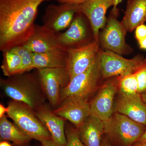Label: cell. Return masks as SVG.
<instances>
[{"mask_svg":"<svg viewBox=\"0 0 146 146\" xmlns=\"http://www.w3.org/2000/svg\"><path fill=\"white\" fill-rule=\"evenodd\" d=\"M0 146H12L10 143L6 141H1L0 143Z\"/></svg>","mask_w":146,"mask_h":146,"instance_id":"cell-35","label":"cell"},{"mask_svg":"<svg viewBox=\"0 0 146 146\" xmlns=\"http://www.w3.org/2000/svg\"><path fill=\"white\" fill-rule=\"evenodd\" d=\"M100 46V43L94 40L85 46L66 50L68 59L65 70L70 81L93 65L99 54Z\"/></svg>","mask_w":146,"mask_h":146,"instance_id":"cell-11","label":"cell"},{"mask_svg":"<svg viewBox=\"0 0 146 146\" xmlns=\"http://www.w3.org/2000/svg\"><path fill=\"white\" fill-rule=\"evenodd\" d=\"M114 5V0H88L76 5L77 12L83 13L91 25L94 39L99 43L100 30L106 25L108 9Z\"/></svg>","mask_w":146,"mask_h":146,"instance_id":"cell-12","label":"cell"},{"mask_svg":"<svg viewBox=\"0 0 146 146\" xmlns=\"http://www.w3.org/2000/svg\"><path fill=\"white\" fill-rule=\"evenodd\" d=\"M3 53L1 68L4 75L9 77L20 74L22 67V60L20 56L11 50Z\"/></svg>","mask_w":146,"mask_h":146,"instance_id":"cell-22","label":"cell"},{"mask_svg":"<svg viewBox=\"0 0 146 146\" xmlns=\"http://www.w3.org/2000/svg\"><path fill=\"white\" fill-rule=\"evenodd\" d=\"M133 146H146V143H137L134 144Z\"/></svg>","mask_w":146,"mask_h":146,"instance_id":"cell-37","label":"cell"},{"mask_svg":"<svg viewBox=\"0 0 146 146\" xmlns=\"http://www.w3.org/2000/svg\"><path fill=\"white\" fill-rule=\"evenodd\" d=\"M66 146H86L82 141L78 131L74 128H68L65 130Z\"/></svg>","mask_w":146,"mask_h":146,"instance_id":"cell-25","label":"cell"},{"mask_svg":"<svg viewBox=\"0 0 146 146\" xmlns=\"http://www.w3.org/2000/svg\"><path fill=\"white\" fill-rule=\"evenodd\" d=\"M119 77L106 80L99 88L96 95L90 103L91 115L105 122L114 112V100L118 93Z\"/></svg>","mask_w":146,"mask_h":146,"instance_id":"cell-10","label":"cell"},{"mask_svg":"<svg viewBox=\"0 0 146 146\" xmlns=\"http://www.w3.org/2000/svg\"><path fill=\"white\" fill-rule=\"evenodd\" d=\"M100 54V52L94 63L87 70L73 78L61 89L60 102L63 100L71 97L83 98L89 100V98L97 90L100 80L102 79Z\"/></svg>","mask_w":146,"mask_h":146,"instance_id":"cell-6","label":"cell"},{"mask_svg":"<svg viewBox=\"0 0 146 146\" xmlns=\"http://www.w3.org/2000/svg\"><path fill=\"white\" fill-rule=\"evenodd\" d=\"M99 62L103 80L114 77L123 78L146 68V57L143 55L138 54L131 59H127L121 55L101 49Z\"/></svg>","mask_w":146,"mask_h":146,"instance_id":"cell-3","label":"cell"},{"mask_svg":"<svg viewBox=\"0 0 146 146\" xmlns=\"http://www.w3.org/2000/svg\"><path fill=\"white\" fill-rule=\"evenodd\" d=\"M0 136L4 141H11L19 146L27 145L32 139L15 124L9 121L5 115L0 118Z\"/></svg>","mask_w":146,"mask_h":146,"instance_id":"cell-21","label":"cell"},{"mask_svg":"<svg viewBox=\"0 0 146 146\" xmlns=\"http://www.w3.org/2000/svg\"><path fill=\"white\" fill-rule=\"evenodd\" d=\"M60 3H68L70 4L78 5L88 0H55Z\"/></svg>","mask_w":146,"mask_h":146,"instance_id":"cell-29","label":"cell"},{"mask_svg":"<svg viewBox=\"0 0 146 146\" xmlns=\"http://www.w3.org/2000/svg\"><path fill=\"white\" fill-rule=\"evenodd\" d=\"M5 94L13 101L27 105L35 110L44 104L45 96L37 75L24 73L1 78Z\"/></svg>","mask_w":146,"mask_h":146,"instance_id":"cell-2","label":"cell"},{"mask_svg":"<svg viewBox=\"0 0 146 146\" xmlns=\"http://www.w3.org/2000/svg\"><path fill=\"white\" fill-rule=\"evenodd\" d=\"M10 50L18 54L22 60V69L20 74L27 72L32 70L33 53L23 46L14 47Z\"/></svg>","mask_w":146,"mask_h":146,"instance_id":"cell-24","label":"cell"},{"mask_svg":"<svg viewBox=\"0 0 146 146\" xmlns=\"http://www.w3.org/2000/svg\"><path fill=\"white\" fill-rule=\"evenodd\" d=\"M146 143V129L143 134L141 136L138 142L136 143Z\"/></svg>","mask_w":146,"mask_h":146,"instance_id":"cell-32","label":"cell"},{"mask_svg":"<svg viewBox=\"0 0 146 146\" xmlns=\"http://www.w3.org/2000/svg\"><path fill=\"white\" fill-rule=\"evenodd\" d=\"M101 146H112L110 143L107 138H104L102 139V141Z\"/></svg>","mask_w":146,"mask_h":146,"instance_id":"cell-33","label":"cell"},{"mask_svg":"<svg viewBox=\"0 0 146 146\" xmlns=\"http://www.w3.org/2000/svg\"><path fill=\"white\" fill-rule=\"evenodd\" d=\"M119 10L113 9L107 19L106 25L100 34V44L104 50L110 51L120 55H127L133 50L125 41L126 31L121 22L117 18Z\"/></svg>","mask_w":146,"mask_h":146,"instance_id":"cell-7","label":"cell"},{"mask_svg":"<svg viewBox=\"0 0 146 146\" xmlns=\"http://www.w3.org/2000/svg\"><path fill=\"white\" fill-rule=\"evenodd\" d=\"M76 12V5H49L42 17L43 25L56 33H59L70 27Z\"/></svg>","mask_w":146,"mask_h":146,"instance_id":"cell-14","label":"cell"},{"mask_svg":"<svg viewBox=\"0 0 146 146\" xmlns=\"http://www.w3.org/2000/svg\"><path fill=\"white\" fill-rule=\"evenodd\" d=\"M118 94L114 106V112L125 115L146 126V104L141 94Z\"/></svg>","mask_w":146,"mask_h":146,"instance_id":"cell-15","label":"cell"},{"mask_svg":"<svg viewBox=\"0 0 146 146\" xmlns=\"http://www.w3.org/2000/svg\"><path fill=\"white\" fill-rule=\"evenodd\" d=\"M37 70L45 96L51 106L55 109L60 103L61 89L70 81L65 68H43Z\"/></svg>","mask_w":146,"mask_h":146,"instance_id":"cell-9","label":"cell"},{"mask_svg":"<svg viewBox=\"0 0 146 146\" xmlns=\"http://www.w3.org/2000/svg\"><path fill=\"white\" fill-rule=\"evenodd\" d=\"M7 116L31 139L41 142L52 138L50 134L35 113L27 105L14 101L9 103Z\"/></svg>","mask_w":146,"mask_h":146,"instance_id":"cell-5","label":"cell"},{"mask_svg":"<svg viewBox=\"0 0 146 146\" xmlns=\"http://www.w3.org/2000/svg\"><path fill=\"white\" fill-rule=\"evenodd\" d=\"M22 46L35 53L46 52L60 49H63L58 42L57 33L44 25H36L33 34Z\"/></svg>","mask_w":146,"mask_h":146,"instance_id":"cell-16","label":"cell"},{"mask_svg":"<svg viewBox=\"0 0 146 146\" xmlns=\"http://www.w3.org/2000/svg\"><path fill=\"white\" fill-rule=\"evenodd\" d=\"M141 97H142V99L143 101L146 104V89L145 91L143 92L142 94H141Z\"/></svg>","mask_w":146,"mask_h":146,"instance_id":"cell-36","label":"cell"},{"mask_svg":"<svg viewBox=\"0 0 146 146\" xmlns=\"http://www.w3.org/2000/svg\"><path fill=\"white\" fill-rule=\"evenodd\" d=\"M141 49L146 50V38L138 42Z\"/></svg>","mask_w":146,"mask_h":146,"instance_id":"cell-31","label":"cell"},{"mask_svg":"<svg viewBox=\"0 0 146 146\" xmlns=\"http://www.w3.org/2000/svg\"><path fill=\"white\" fill-rule=\"evenodd\" d=\"M138 85V94H141L146 89V68L135 74Z\"/></svg>","mask_w":146,"mask_h":146,"instance_id":"cell-26","label":"cell"},{"mask_svg":"<svg viewBox=\"0 0 146 146\" xmlns=\"http://www.w3.org/2000/svg\"><path fill=\"white\" fill-rule=\"evenodd\" d=\"M118 90V93L120 94H137L138 85L135 74L128 75L123 78L119 77Z\"/></svg>","mask_w":146,"mask_h":146,"instance_id":"cell-23","label":"cell"},{"mask_svg":"<svg viewBox=\"0 0 146 146\" xmlns=\"http://www.w3.org/2000/svg\"><path fill=\"white\" fill-rule=\"evenodd\" d=\"M8 111L7 107L5 108L3 104H0V118L5 116V113H7Z\"/></svg>","mask_w":146,"mask_h":146,"instance_id":"cell-30","label":"cell"},{"mask_svg":"<svg viewBox=\"0 0 146 146\" xmlns=\"http://www.w3.org/2000/svg\"><path fill=\"white\" fill-rule=\"evenodd\" d=\"M104 133L121 146H133L146 130V126L117 112L104 122Z\"/></svg>","mask_w":146,"mask_h":146,"instance_id":"cell-4","label":"cell"},{"mask_svg":"<svg viewBox=\"0 0 146 146\" xmlns=\"http://www.w3.org/2000/svg\"><path fill=\"white\" fill-rule=\"evenodd\" d=\"M56 115L68 120L78 129L91 115L88 100L71 97L63 100L53 110Z\"/></svg>","mask_w":146,"mask_h":146,"instance_id":"cell-13","label":"cell"},{"mask_svg":"<svg viewBox=\"0 0 146 146\" xmlns=\"http://www.w3.org/2000/svg\"><path fill=\"white\" fill-rule=\"evenodd\" d=\"M135 38L138 42L146 38V25L143 24L136 29Z\"/></svg>","mask_w":146,"mask_h":146,"instance_id":"cell-27","label":"cell"},{"mask_svg":"<svg viewBox=\"0 0 146 146\" xmlns=\"http://www.w3.org/2000/svg\"><path fill=\"white\" fill-rule=\"evenodd\" d=\"M50 0H0V50L22 46L32 35L38 7Z\"/></svg>","mask_w":146,"mask_h":146,"instance_id":"cell-1","label":"cell"},{"mask_svg":"<svg viewBox=\"0 0 146 146\" xmlns=\"http://www.w3.org/2000/svg\"><path fill=\"white\" fill-rule=\"evenodd\" d=\"M35 115L48 131L54 141L66 146L65 119L54 114L47 106L43 105L34 111Z\"/></svg>","mask_w":146,"mask_h":146,"instance_id":"cell-17","label":"cell"},{"mask_svg":"<svg viewBox=\"0 0 146 146\" xmlns=\"http://www.w3.org/2000/svg\"><path fill=\"white\" fill-rule=\"evenodd\" d=\"M146 22V0H128L121 23L126 31L131 32Z\"/></svg>","mask_w":146,"mask_h":146,"instance_id":"cell-19","label":"cell"},{"mask_svg":"<svg viewBox=\"0 0 146 146\" xmlns=\"http://www.w3.org/2000/svg\"><path fill=\"white\" fill-rule=\"evenodd\" d=\"M68 59L67 51L61 49L41 53H33V69L65 68Z\"/></svg>","mask_w":146,"mask_h":146,"instance_id":"cell-20","label":"cell"},{"mask_svg":"<svg viewBox=\"0 0 146 146\" xmlns=\"http://www.w3.org/2000/svg\"><path fill=\"white\" fill-rule=\"evenodd\" d=\"M40 143L42 146H64L56 143L52 138L42 141Z\"/></svg>","mask_w":146,"mask_h":146,"instance_id":"cell-28","label":"cell"},{"mask_svg":"<svg viewBox=\"0 0 146 146\" xmlns=\"http://www.w3.org/2000/svg\"><path fill=\"white\" fill-rule=\"evenodd\" d=\"M61 48L66 50L82 46L94 40L93 32L86 16L80 12L75 14L70 25L63 33H57Z\"/></svg>","mask_w":146,"mask_h":146,"instance_id":"cell-8","label":"cell"},{"mask_svg":"<svg viewBox=\"0 0 146 146\" xmlns=\"http://www.w3.org/2000/svg\"><path fill=\"white\" fill-rule=\"evenodd\" d=\"M82 141L86 146H101L104 133V122L90 115L78 129Z\"/></svg>","mask_w":146,"mask_h":146,"instance_id":"cell-18","label":"cell"},{"mask_svg":"<svg viewBox=\"0 0 146 146\" xmlns=\"http://www.w3.org/2000/svg\"><path fill=\"white\" fill-rule=\"evenodd\" d=\"M123 0H114V5L113 6V9H117V6Z\"/></svg>","mask_w":146,"mask_h":146,"instance_id":"cell-34","label":"cell"}]
</instances>
